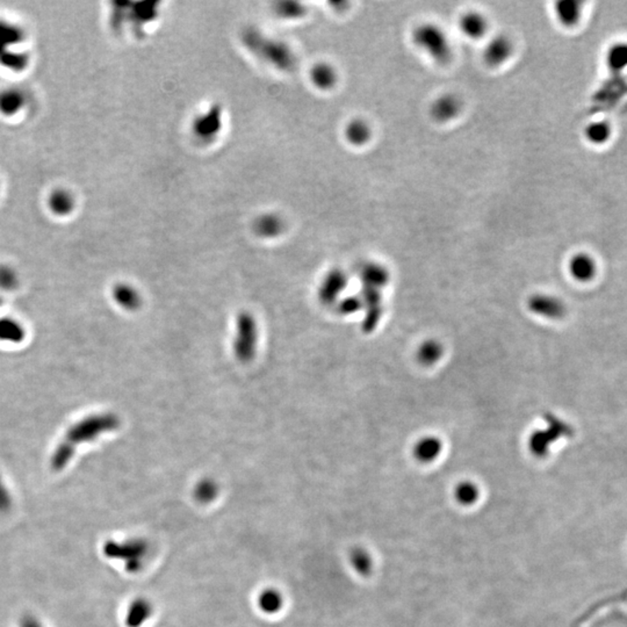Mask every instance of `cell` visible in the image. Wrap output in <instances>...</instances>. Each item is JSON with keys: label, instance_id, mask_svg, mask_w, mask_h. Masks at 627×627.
<instances>
[{"label": "cell", "instance_id": "obj_1", "mask_svg": "<svg viewBox=\"0 0 627 627\" xmlns=\"http://www.w3.org/2000/svg\"><path fill=\"white\" fill-rule=\"evenodd\" d=\"M118 425V418L111 414L89 415L72 424L51 454V468L56 471H63L80 445L96 440L100 435L114 430Z\"/></svg>", "mask_w": 627, "mask_h": 627}, {"label": "cell", "instance_id": "obj_2", "mask_svg": "<svg viewBox=\"0 0 627 627\" xmlns=\"http://www.w3.org/2000/svg\"><path fill=\"white\" fill-rule=\"evenodd\" d=\"M411 42L433 63L446 65L452 61L453 47L445 29L432 21H424L411 31Z\"/></svg>", "mask_w": 627, "mask_h": 627}, {"label": "cell", "instance_id": "obj_3", "mask_svg": "<svg viewBox=\"0 0 627 627\" xmlns=\"http://www.w3.org/2000/svg\"><path fill=\"white\" fill-rule=\"evenodd\" d=\"M150 545L146 539L129 538L106 541L102 553L113 560L122 561L128 573H140L149 557Z\"/></svg>", "mask_w": 627, "mask_h": 627}, {"label": "cell", "instance_id": "obj_4", "mask_svg": "<svg viewBox=\"0 0 627 627\" xmlns=\"http://www.w3.org/2000/svg\"><path fill=\"white\" fill-rule=\"evenodd\" d=\"M516 45L513 38L506 33L488 36L482 49V61L491 69H500L509 63L515 55Z\"/></svg>", "mask_w": 627, "mask_h": 627}, {"label": "cell", "instance_id": "obj_5", "mask_svg": "<svg viewBox=\"0 0 627 627\" xmlns=\"http://www.w3.org/2000/svg\"><path fill=\"white\" fill-rule=\"evenodd\" d=\"M462 109H464V102L457 93H442L431 102L429 106V116L436 124H449L455 121L460 116Z\"/></svg>", "mask_w": 627, "mask_h": 627}, {"label": "cell", "instance_id": "obj_6", "mask_svg": "<svg viewBox=\"0 0 627 627\" xmlns=\"http://www.w3.org/2000/svg\"><path fill=\"white\" fill-rule=\"evenodd\" d=\"M459 32L471 41H482L489 36L491 23L487 16L479 11H466L459 16Z\"/></svg>", "mask_w": 627, "mask_h": 627}, {"label": "cell", "instance_id": "obj_7", "mask_svg": "<svg viewBox=\"0 0 627 627\" xmlns=\"http://www.w3.org/2000/svg\"><path fill=\"white\" fill-rule=\"evenodd\" d=\"M155 606L147 597L133 599L126 610L124 625L127 627H143L153 618Z\"/></svg>", "mask_w": 627, "mask_h": 627}, {"label": "cell", "instance_id": "obj_8", "mask_svg": "<svg viewBox=\"0 0 627 627\" xmlns=\"http://www.w3.org/2000/svg\"><path fill=\"white\" fill-rule=\"evenodd\" d=\"M529 308L537 315L551 320L560 319L566 312L565 305L561 300L546 294L532 296L529 300Z\"/></svg>", "mask_w": 627, "mask_h": 627}, {"label": "cell", "instance_id": "obj_9", "mask_svg": "<svg viewBox=\"0 0 627 627\" xmlns=\"http://www.w3.org/2000/svg\"><path fill=\"white\" fill-rule=\"evenodd\" d=\"M373 127L363 118H354L345 126L344 136L347 143L354 148L366 147L373 140Z\"/></svg>", "mask_w": 627, "mask_h": 627}, {"label": "cell", "instance_id": "obj_10", "mask_svg": "<svg viewBox=\"0 0 627 627\" xmlns=\"http://www.w3.org/2000/svg\"><path fill=\"white\" fill-rule=\"evenodd\" d=\"M285 597L280 590L268 587L259 591L257 596V606L264 615H277L283 609Z\"/></svg>", "mask_w": 627, "mask_h": 627}, {"label": "cell", "instance_id": "obj_11", "mask_svg": "<svg viewBox=\"0 0 627 627\" xmlns=\"http://www.w3.org/2000/svg\"><path fill=\"white\" fill-rule=\"evenodd\" d=\"M581 3L574 0H562L554 5V14L560 25L570 28L579 23L581 18Z\"/></svg>", "mask_w": 627, "mask_h": 627}, {"label": "cell", "instance_id": "obj_12", "mask_svg": "<svg viewBox=\"0 0 627 627\" xmlns=\"http://www.w3.org/2000/svg\"><path fill=\"white\" fill-rule=\"evenodd\" d=\"M25 338L26 329L21 322L11 316L0 317V342L19 344Z\"/></svg>", "mask_w": 627, "mask_h": 627}, {"label": "cell", "instance_id": "obj_13", "mask_svg": "<svg viewBox=\"0 0 627 627\" xmlns=\"http://www.w3.org/2000/svg\"><path fill=\"white\" fill-rule=\"evenodd\" d=\"M569 272L577 281L591 280L596 273V264L590 256L579 253L569 261Z\"/></svg>", "mask_w": 627, "mask_h": 627}, {"label": "cell", "instance_id": "obj_14", "mask_svg": "<svg viewBox=\"0 0 627 627\" xmlns=\"http://www.w3.org/2000/svg\"><path fill=\"white\" fill-rule=\"evenodd\" d=\"M388 278L387 268L376 263H369L361 270V280L365 283L366 288L379 290L382 286H385Z\"/></svg>", "mask_w": 627, "mask_h": 627}, {"label": "cell", "instance_id": "obj_15", "mask_svg": "<svg viewBox=\"0 0 627 627\" xmlns=\"http://www.w3.org/2000/svg\"><path fill=\"white\" fill-rule=\"evenodd\" d=\"M312 83L321 89H330L337 84L338 74L328 63H320L312 71Z\"/></svg>", "mask_w": 627, "mask_h": 627}, {"label": "cell", "instance_id": "obj_16", "mask_svg": "<svg viewBox=\"0 0 627 627\" xmlns=\"http://www.w3.org/2000/svg\"><path fill=\"white\" fill-rule=\"evenodd\" d=\"M443 449L442 442L436 437H425L415 446V457L423 462H432Z\"/></svg>", "mask_w": 627, "mask_h": 627}, {"label": "cell", "instance_id": "obj_17", "mask_svg": "<svg viewBox=\"0 0 627 627\" xmlns=\"http://www.w3.org/2000/svg\"><path fill=\"white\" fill-rule=\"evenodd\" d=\"M219 493L220 491H219L217 482L209 480V479H205V480L197 482L195 491H193V496L197 503L210 504L217 500Z\"/></svg>", "mask_w": 627, "mask_h": 627}, {"label": "cell", "instance_id": "obj_18", "mask_svg": "<svg viewBox=\"0 0 627 627\" xmlns=\"http://www.w3.org/2000/svg\"><path fill=\"white\" fill-rule=\"evenodd\" d=\"M443 356V347L436 341H427L418 349V358L420 364L431 366Z\"/></svg>", "mask_w": 627, "mask_h": 627}, {"label": "cell", "instance_id": "obj_19", "mask_svg": "<svg viewBox=\"0 0 627 627\" xmlns=\"http://www.w3.org/2000/svg\"><path fill=\"white\" fill-rule=\"evenodd\" d=\"M347 285V277L344 273H342L341 271H334L325 283L323 286V298L329 300L332 299V296L337 295Z\"/></svg>", "mask_w": 627, "mask_h": 627}, {"label": "cell", "instance_id": "obj_20", "mask_svg": "<svg viewBox=\"0 0 627 627\" xmlns=\"http://www.w3.org/2000/svg\"><path fill=\"white\" fill-rule=\"evenodd\" d=\"M23 98L20 96L19 92L7 89L0 93V111L12 114L16 113L18 109L23 107Z\"/></svg>", "mask_w": 627, "mask_h": 627}, {"label": "cell", "instance_id": "obj_21", "mask_svg": "<svg viewBox=\"0 0 627 627\" xmlns=\"http://www.w3.org/2000/svg\"><path fill=\"white\" fill-rule=\"evenodd\" d=\"M49 205L55 213L61 215L69 213L74 207L72 197L65 191H55L49 199Z\"/></svg>", "mask_w": 627, "mask_h": 627}, {"label": "cell", "instance_id": "obj_22", "mask_svg": "<svg viewBox=\"0 0 627 627\" xmlns=\"http://www.w3.org/2000/svg\"><path fill=\"white\" fill-rule=\"evenodd\" d=\"M611 134V129L605 122H594L587 128L586 136L591 143L601 144L608 141Z\"/></svg>", "mask_w": 627, "mask_h": 627}, {"label": "cell", "instance_id": "obj_23", "mask_svg": "<svg viewBox=\"0 0 627 627\" xmlns=\"http://www.w3.org/2000/svg\"><path fill=\"white\" fill-rule=\"evenodd\" d=\"M608 61L615 70L625 69L627 67V43L612 45L609 51Z\"/></svg>", "mask_w": 627, "mask_h": 627}, {"label": "cell", "instance_id": "obj_24", "mask_svg": "<svg viewBox=\"0 0 627 627\" xmlns=\"http://www.w3.org/2000/svg\"><path fill=\"white\" fill-rule=\"evenodd\" d=\"M114 299L120 306L127 309L134 308L138 302L134 290H131V287L126 286V285H119L115 287Z\"/></svg>", "mask_w": 627, "mask_h": 627}, {"label": "cell", "instance_id": "obj_25", "mask_svg": "<svg viewBox=\"0 0 627 627\" xmlns=\"http://www.w3.org/2000/svg\"><path fill=\"white\" fill-rule=\"evenodd\" d=\"M19 285V277L16 271L7 265H0V290L5 292L16 290Z\"/></svg>", "mask_w": 627, "mask_h": 627}, {"label": "cell", "instance_id": "obj_26", "mask_svg": "<svg viewBox=\"0 0 627 627\" xmlns=\"http://www.w3.org/2000/svg\"><path fill=\"white\" fill-rule=\"evenodd\" d=\"M13 498L9 488L3 480V476L0 475V515L10 513L12 509Z\"/></svg>", "mask_w": 627, "mask_h": 627}, {"label": "cell", "instance_id": "obj_27", "mask_svg": "<svg viewBox=\"0 0 627 627\" xmlns=\"http://www.w3.org/2000/svg\"><path fill=\"white\" fill-rule=\"evenodd\" d=\"M457 495L462 503H471L478 497V489L471 482H466L459 486Z\"/></svg>", "mask_w": 627, "mask_h": 627}, {"label": "cell", "instance_id": "obj_28", "mask_svg": "<svg viewBox=\"0 0 627 627\" xmlns=\"http://www.w3.org/2000/svg\"><path fill=\"white\" fill-rule=\"evenodd\" d=\"M279 229H280V222H279L276 217H265V219H261V220L259 221V233L271 236L272 234L277 233Z\"/></svg>", "mask_w": 627, "mask_h": 627}, {"label": "cell", "instance_id": "obj_29", "mask_svg": "<svg viewBox=\"0 0 627 627\" xmlns=\"http://www.w3.org/2000/svg\"><path fill=\"white\" fill-rule=\"evenodd\" d=\"M351 560L356 569L360 573H366L369 568V559L364 552L356 551L351 555Z\"/></svg>", "mask_w": 627, "mask_h": 627}, {"label": "cell", "instance_id": "obj_30", "mask_svg": "<svg viewBox=\"0 0 627 627\" xmlns=\"http://www.w3.org/2000/svg\"><path fill=\"white\" fill-rule=\"evenodd\" d=\"M19 627H43V625L36 616L25 615L20 619Z\"/></svg>", "mask_w": 627, "mask_h": 627}, {"label": "cell", "instance_id": "obj_31", "mask_svg": "<svg viewBox=\"0 0 627 627\" xmlns=\"http://www.w3.org/2000/svg\"><path fill=\"white\" fill-rule=\"evenodd\" d=\"M344 307L347 312H356L359 308V300H349L347 303H344Z\"/></svg>", "mask_w": 627, "mask_h": 627}, {"label": "cell", "instance_id": "obj_32", "mask_svg": "<svg viewBox=\"0 0 627 627\" xmlns=\"http://www.w3.org/2000/svg\"><path fill=\"white\" fill-rule=\"evenodd\" d=\"M1 303H3V299H1V296H0V306H1Z\"/></svg>", "mask_w": 627, "mask_h": 627}]
</instances>
